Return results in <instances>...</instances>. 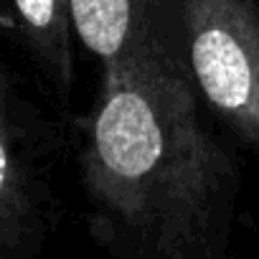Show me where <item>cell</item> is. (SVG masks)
I'll return each mask as SVG.
<instances>
[{"label":"cell","mask_w":259,"mask_h":259,"mask_svg":"<svg viewBox=\"0 0 259 259\" xmlns=\"http://www.w3.org/2000/svg\"><path fill=\"white\" fill-rule=\"evenodd\" d=\"M92 234L114 251L208 259L229 236L236 173L153 31L104 66L81 155Z\"/></svg>","instance_id":"cell-1"},{"label":"cell","mask_w":259,"mask_h":259,"mask_svg":"<svg viewBox=\"0 0 259 259\" xmlns=\"http://www.w3.org/2000/svg\"><path fill=\"white\" fill-rule=\"evenodd\" d=\"M193 76L213 112L259 153V8L254 0H186Z\"/></svg>","instance_id":"cell-2"},{"label":"cell","mask_w":259,"mask_h":259,"mask_svg":"<svg viewBox=\"0 0 259 259\" xmlns=\"http://www.w3.org/2000/svg\"><path fill=\"white\" fill-rule=\"evenodd\" d=\"M69 6L76 36L102 66L122 59L150 33L143 0H69Z\"/></svg>","instance_id":"cell-3"},{"label":"cell","mask_w":259,"mask_h":259,"mask_svg":"<svg viewBox=\"0 0 259 259\" xmlns=\"http://www.w3.org/2000/svg\"><path fill=\"white\" fill-rule=\"evenodd\" d=\"M13 6L41 66L61 89H69L74 76L69 0H13Z\"/></svg>","instance_id":"cell-4"},{"label":"cell","mask_w":259,"mask_h":259,"mask_svg":"<svg viewBox=\"0 0 259 259\" xmlns=\"http://www.w3.org/2000/svg\"><path fill=\"white\" fill-rule=\"evenodd\" d=\"M28 219H31V193L23 165L13 148L6 99L3 89H0V256L13 251L23 241L28 231Z\"/></svg>","instance_id":"cell-5"}]
</instances>
